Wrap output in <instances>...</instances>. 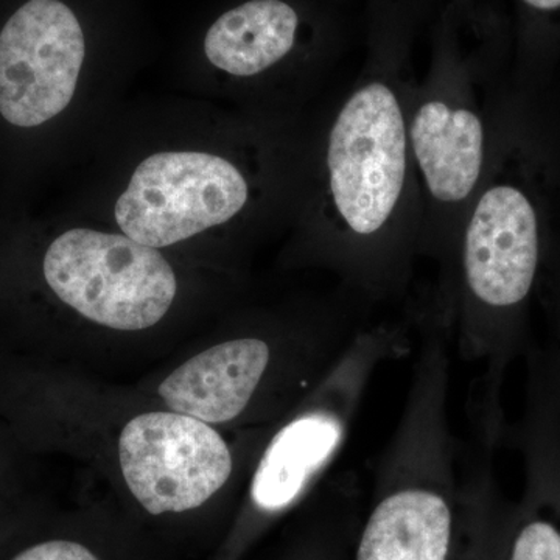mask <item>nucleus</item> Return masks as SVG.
Instances as JSON below:
<instances>
[{
	"mask_svg": "<svg viewBox=\"0 0 560 560\" xmlns=\"http://www.w3.org/2000/svg\"><path fill=\"white\" fill-rule=\"evenodd\" d=\"M510 560H560V530L550 522H529L515 537Z\"/></svg>",
	"mask_w": 560,
	"mask_h": 560,
	"instance_id": "9d476101",
	"label": "nucleus"
},
{
	"mask_svg": "<svg viewBox=\"0 0 560 560\" xmlns=\"http://www.w3.org/2000/svg\"><path fill=\"white\" fill-rule=\"evenodd\" d=\"M83 28L60 0H31L0 32V114L14 127L68 108L83 66Z\"/></svg>",
	"mask_w": 560,
	"mask_h": 560,
	"instance_id": "423d86ee",
	"label": "nucleus"
},
{
	"mask_svg": "<svg viewBox=\"0 0 560 560\" xmlns=\"http://www.w3.org/2000/svg\"><path fill=\"white\" fill-rule=\"evenodd\" d=\"M408 165V135L399 98L374 81L353 92L334 121L327 147L331 201L360 243L357 278L363 276V245L378 241L401 197Z\"/></svg>",
	"mask_w": 560,
	"mask_h": 560,
	"instance_id": "f03ea898",
	"label": "nucleus"
},
{
	"mask_svg": "<svg viewBox=\"0 0 560 560\" xmlns=\"http://www.w3.org/2000/svg\"><path fill=\"white\" fill-rule=\"evenodd\" d=\"M408 138L430 194L442 202L466 200L485 162L480 117L467 108L429 101L416 110Z\"/></svg>",
	"mask_w": 560,
	"mask_h": 560,
	"instance_id": "6e6552de",
	"label": "nucleus"
},
{
	"mask_svg": "<svg viewBox=\"0 0 560 560\" xmlns=\"http://www.w3.org/2000/svg\"><path fill=\"white\" fill-rule=\"evenodd\" d=\"M404 326H371L357 338L326 377L316 404L298 412L261 453L250 500L261 512L287 510L340 455L372 378L383 364L408 352Z\"/></svg>",
	"mask_w": 560,
	"mask_h": 560,
	"instance_id": "f257e3e1",
	"label": "nucleus"
},
{
	"mask_svg": "<svg viewBox=\"0 0 560 560\" xmlns=\"http://www.w3.org/2000/svg\"><path fill=\"white\" fill-rule=\"evenodd\" d=\"M529 9L541 11V13H551L560 10V0H523Z\"/></svg>",
	"mask_w": 560,
	"mask_h": 560,
	"instance_id": "f8f14e48",
	"label": "nucleus"
},
{
	"mask_svg": "<svg viewBox=\"0 0 560 560\" xmlns=\"http://www.w3.org/2000/svg\"><path fill=\"white\" fill-rule=\"evenodd\" d=\"M235 165L201 151H164L140 162L117 201V224L132 241L165 248L220 226L248 201Z\"/></svg>",
	"mask_w": 560,
	"mask_h": 560,
	"instance_id": "20e7f679",
	"label": "nucleus"
},
{
	"mask_svg": "<svg viewBox=\"0 0 560 560\" xmlns=\"http://www.w3.org/2000/svg\"><path fill=\"white\" fill-rule=\"evenodd\" d=\"M51 291L84 318L109 329H149L171 311L176 276L160 250L128 235L70 230L44 257Z\"/></svg>",
	"mask_w": 560,
	"mask_h": 560,
	"instance_id": "7ed1b4c3",
	"label": "nucleus"
},
{
	"mask_svg": "<svg viewBox=\"0 0 560 560\" xmlns=\"http://www.w3.org/2000/svg\"><path fill=\"white\" fill-rule=\"evenodd\" d=\"M10 560H101L97 556L72 540H44L32 545Z\"/></svg>",
	"mask_w": 560,
	"mask_h": 560,
	"instance_id": "9b49d317",
	"label": "nucleus"
},
{
	"mask_svg": "<svg viewBox=\"0 0 560 560\" xmlns=\"http://www.w3.org/2000/svg\"><path fill=\"white\" fill-rule=\"evenodd\" d=\"M278 348L260 335L220 342L180 364L160 386L172 411L206 423L241 418L275 377Z\"/></svg>",
	"mask_w": 560,
	"mask_h": 560,
	"instance_id": "0eeeda50",
	"label": "nucleus"
},
{
	"mask_svg": "<svg viewBox=\"0 0 560 560\" xmlns=\"http://www.w3.org/2000/svg\"><path fill=\"white\" fill-rule=\"evenodd\" d=\"M120 469L150 514L197 510L230 481L234 458L209 423L180 412L131 419L119 440Z\"/></svg>",
	"mask_w": 560,
	"mask_h": 560,
	"instance_id": "39448f33",
	"label": "nucleus"
},
{
	"mask_svg": "<svg viewBox=\"0 0 560 560\" xmlns=\"http://www.w3.org/2000/svg\"><path fill=\"white\" fill-rule=\"evenodd\" d=\"M298 24L296 11L289 3L250 0L224 13L209 28L206 57L231 75H256L289 54Z\"/></svg>",
	"mask_w": 560,
	"mask_h": 560,
	"instance_id": "1a4fd4ad",
	"label": "nucleus"
}]
</instances>
